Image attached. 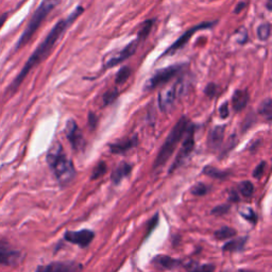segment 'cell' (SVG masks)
I'll use <instances>...</instances> for the list:
<instances>
[{"instance_id":"6da1fadb","label":"cell","mask_w":272,"mask_h":272,"mask_svg":"<svg viewBox=\"0 0 272 272\" xmlns=\"http://www.w3.org/2000/svg\"><path fill=\"white\" fill-rule=\"evenodd\" d=\"M83 12H84V9L82 7H79L76 9L72 14L68 15L66 18L58 21V23L54 25L52 30L49 32L48 35L44 39V41L41 43L39 47H37L34 52L32 53V56L28 59V61H27V63L25 64L24 68L21 69V72L18 74L17 77L15 78L12 84H11L10 86L11 91H15L17 90L21 85V83L24 82V80L26 79L27 76L29 75L31 70L44 61L49 54H50L54 45H56L57 42L61 39V36L64 34V32L69 28L70 25H72Z\"/></svg>"},{"instance_id":"7a4b0ae2","label":"cell","mask_w":272,"mask_h":272,"mask_svg":"<svg viewBox=\"0 0 272 272\" xmlns=\"http://www.w3.org/2000/svg\"><path fill=\"white\" fill-rule=\"evenodd\" d=\"M47 163L54 177L61 185H67L76 177L73 162L66 156L63 146L59 141L53 143L47 153Z\"/></svg>"},{"instance_id":"3957f363","label":"cell","mask_w":272,"mask_h":272,"mask_svg":"<svg viewBox=\"0 0 272 272\" xmlns=\"http://www.w3.org/2000/svg\"><path fill=\"white\" fill-rule=\"evenodd\" d=\"M190 124H192V122H190L185 116L179 119V121L176 123V126L172 128L169 135L167 136L165 143L161 147L159 154H157L155 162L153 163L154 169L163 166L168 160H169V157L177 149L178 144L180 143V140L183 138V136H185V134H186V132L188 131Z\"/></svg>"},{"instance_id":"277c9868","label":"cell","mask_w":272,"mask_h":272,"mask_svg":"<svg viewBox=\"0 0 272 272\" xmlns=\"http://www.w3.org/2000/svg\"><path fill=\"white\" fill-rule=\"evenodd\" d=\"M56 5V2L49 1V0H44V1L41 3L40 7L36 9L33 16L31 17L28 26H27V28L23 32V34H21L17 44H16V50L28 44V42L32 39V36H33L37 29L40 28V26L43 24V21L46 19L49 13L51 12Z\"/></svg>"},{"instance_id":"5b68a950","label":"cell","mask_w":272,"mask_h":272,"mask_svg":"<svg viewBox=\"0 0 272 272\" xmlns=\"http://www.w3.org/2000/svg\"><path fill=\"white\" fill-rule=\"evenodd\" d=\"M187 89V82H185L184 79L178 80L177 82L160 92L159 95V106L162 111H169L175 105V102L182 97Z\"/></svg>"},{"instance_id":"8992f818","label":"cell","mask_w":272,"mask_h":272,"mask_svg":"<svg viewBox=\"0 0 272 272\" xmlns=\"http://www.w3.org/2000/svg\"><path fill=\"white\" fill-rule=\"evenodd\" d=\"M183 67L184 65L182 64H176V65H171V66H168L166 68H163L161 70H157V72L148 80V82L146 83L145 90L146 91L154 90L161 85H164L167 82H169L170 80H172L176 76H178L182 72Z\"/></svg>"},{"instance_id":"52a82bcc","label":"cell","mask_w":272,"mask_h":272,"mask_svg":"<svg viewBox=\"0 0 272 272\" xmlns=\"http://www.w3.org/2000/svg\"><path fill=\"white\" fill-rule=\"evenodd\" d=\"M214 25H215V21H204V23H201V24L194 26L193 28H190L189 30L185 32V33L180 37V39H178L175 43H173V44L165 51V53L163 54V57H164V56H171V54L176 53L177 51H179V49L183 48L185 45L187 44L189 40L192 39V36L196 33V32H198L200 30L210 29Z\"/></svg>"},{"instance_id":"ba28073f","label":"cell","mask_w":272,"mask_h":272,"mask_svg":"<svg viewBox=\"0 0 272 272\" xmlns=\"http://www.w3.org/2000/svg\"><path fill=\"white\" fill-rule=\"evenodd\" d=\"M185 137L182 147L180 151H179V153L177 155V159L176 161L173 162V164L171 166V168L169 169V172L175 171L177 168L182 164V162L186 159V157L192 153L193 150H194V147H195V126L192 123L190 124V127L188 129L187 133L185 134Z\"/></svg>"},{"instance_id":"9c48e42d","label":"cell","mask_w":272,"mask_h":272,"mask_svg":"<svg viewBox=\"0 0 272 272\" xmlns=\"http://www.w3.org/2000/svg\"><path fill=\"white\" fill-rule=\"evenodd\" d=\"M21 260V253L14 250L9 243L0 242V266H15Z\"/></svg>"},{"instance_id":"30bf717a","label":"cell","mask_w":272,"mask_h":272,"mask_svg":"<svg viewBox=\"0 0 272 272\" xmlns=\"http://www.w3.org/2000/svg\"><path fill=\"white\" fill-rule=\"evenodd\" d=\"M138 43H139V41L136 39V40H134V41L130 43V44L127 45L123 49H121V50L119 51L118 53L114 54L113 57H111L110 59L107 60V62L106 64V68H112L114 66H117V65L122 63L123 61H126L127 59L131 58L133 54L136 52V49H137Z\"/></svg>"},{"instance_id":"8fae6325","label":"cell","mask_w":272,"mask_h":272,"mask_svg":"<svg viewBox=\"0 0 272 272\" xmlns=\"http://www.w3.org/2000/svg\"><path fill=\"white\" fill-rule=\"evenodd\" d=\"M65 133H66V137L75 150H81L83 148L85 145L84 137L75 121L70 119L69 121H67Z\"/></svg>"},{"instance_id":"7c38bea8","label":"cell","mask_w":272,"mask_h":272,"mask_svg":"<svg viewBox=\"0 0 272 272\" xmlns=\"http://www.w3.org/2000/svg\"><path fill=\"white\" fill-rule=\"evenodd\" d=\"M82 266L76 262H54L41 266L35 272H80Z\"/></svg>"},{"instance_id":"4fadbf2b","label":"cell","mask_w":272,"mask_h":272,"mask_svg":"<svg viewBox=\"0 0 272 272\" xmlns=\"http://www.w3.org/2000/svg\"><path fill=\"white\" fill-rule=\"evenodd\" d=\"M94 237H95L94 232H91L90 230L66 232V234H65V239H66L67 242H72L74 244H77V246L81 248L88 247L91 242L92 239H94Z\"/></svg>"},{"instance_id":"5bb4252c","label":"cell","mask_w":272,"mask_h":272,"mask_svg":"<svg viewBox=\"0 0 272 272\" xmlns=\"http://www.w3.org/2000/svg\"><path fill=\"white\" fill-rule=\"evenodd\" d=\"M136 145H137V136H132V137L111 144L110 151L114 154H121L124 153V152L131 150Z\"/></svg>"},{"instance_id":"9a60e30c","label":"cell","mask_w":272,"mask_h":272,"mask_svg":"<svg viewBox=\"0 0 272 272\" xmlns=\"http://www.w3.org/2000/svg\"><path fill=\"white\" fill-rule=\"evenodd\" d=\"M225 137V127L217 126L213 130H211L208 137V145L212 150L218 149L221 146Z\"/></svg>"},{"instance_id":"2e32d148","label":"cell","mask_w":272,"mask_h":272,"mask_svg":"<svg viewBox=\"0 0 272 272\" xmlns=\"http://www.w3.org/2000/svg\"><path fill=\"white\" fill-rule=\"evenodd\" d=\"M249 102V92L246 90H238L232 97V106L234 111L241 112L247 106Z\"/></svg>"},{"instance_id":"e0dca14e","label":"cell","mask_w":272,"mask_h":272,"mask_svg":"<svg viewBox=\"0 0 272 272\" xmlns=\"http://www.w3.org/2000/svg\"><path fill=\"white\" fill-rule=\"evenodd\" d=\"M152 263L163 269H173L180 265V260L167 257V255H157L152 260Z\"/></svg>"},{"instance_id":"ac0fdd59","label":"cell","mask_w":272,"mask_h":272,"mask_svg":"<svg viewBox=\"0 0 272 272\" xmlns=\"http://www.w3.org/2000/svg\"><path fill=\"white\" fill-rule=\"evenodd\" d=\"M131 170H132L131 165L127 164V163H121V164H119L116 169L113 171L111 177L112 182L114 184L121 183L122 179L128 177L130 173H131Z\"/></svg>"},{"instance_id":"d6986e66","label":"cell","mask_w":272,"mask_h":272,"mask_svg":"<svg viewBox=\"0 0 272 272\" xmlns=\"http://www.w3.org/2000/svg\"><path fill=\"white\" fill-rule=\"evenodd\" d=\"M247 241H248L247 237H241V238H237V239H234V241L228 242L224 246V251H227V252L242 251V250L244 249V246H246Z\"/></svg>"},{"instance_id":"ffe728a7","label":"cell","mask_w":272,"mask_h":272,"mask_svg":"<svg viewBox=\"0 0 272 272\" xmlns=\"http://www.w3.org/2000/svg\"><path fill=\"white\" fill-rule=\"evenodd\" d=\"M236 235V231L230 227H222L219 230L215 232V237L219 241H225V239L232 238Z\"/></svg>"},{"instance_id":"44dd1931","label":"cell","mask_w":272,"mask_h":272,"mask_svg":"<svg viewBox=\"0 0 272 272\" xmlns=\"http://www.w3.org/2000/svg\"><path fill=\"white\" fill-rule=\"evenodd\" d=\"M258 112L262 116H264L267 121H271L272 118V101L270 98H267V99L264 100L260 105Z\"/></svg>"},{"instance_id":"7402d4cb","label":"cell","mask_w":272,"mask_h":272,"mask_svg":"<svg viewBox=\"0 0 272 272\" xmlns=\"http://www.w3.org/2000/svg\"><path fill=\"white\" fill-rule=\"evenodd\" d=\"M132 74V70L130 67L124 66L122 68H121L118 70V73L116 75V78H115V83L117 85H121L123 84L126 81L130 78V76Z\"/></svg>"},{"instance_id":"603a6c76","label":"cell","mask_w":272,"mask_h":272,"mask_svg":"<svg viewBox=\"0 0 272 272\" xmlns=\"http://www.w3.org/2000/svg\"><path fill=\"white\" fill-rule=\"evenodd\" d=\"M203 173L209 177H213L215 179H225L226 177L228 176V173L227 171H222L218 168H215L213 166H208L203 169Z\"/></svg>"},{"instance_id":"cb8c5ba5","label":"cell","mask_w":272,"mask_h":272,"mask_svg":"<svg viewBox=\"0 0 272 272\" xmlns=\"http://www.w3.org/2000/svg\"><path fill=\"white\" fill-rule=\"evenodd\" d=\"M238 190H239V193L243 196V197L250 198L254 193V186L251 182L244 181L238 185Z\"/></svg>"},{"instance_id":"d4e9b609","label":"cell","mask_w":272,"mask_h":272,"mask_svg":"<svg viewBox=\"0 0 272 272\" xmlns=\"http://www.w3.org/2000/svg\"><path fill=\"white\" fill-rule=\"evenodd\" d=\"M257 37L260 41H267L270 34H271V26L270 24H262L258 26V28L257 30Z\"/></svg>"},{"instance_id":"484cf974","label":"cell","mask_w":272,"mask_h":272,"mask_svg":"<svg viewBox=\"0 0 272 272\" xmlns=\"http://www.w3.org/2000/svg\"><path fill=\"white\" fill-rule=\"evenodd\" d=\"M152 26H153V20H152V19L145 21V24L143 25V27H141L140 30L138 31V34H137V40L139 42L147 39V36L149 35L150 31L152 29Z\"/></svg>"},{"instance_id":"4316f807","label":"cell","mask_w":272,"mask_h":272,"mask_svg":"<svg viewBox=\"0 0 272 272\" xmlns=\"http://www.w3.org/2000/svg\"><path fill=\"white\" fill-rule=\"evenodd\" d=\"M118 97V91L116 89H113L107 91L105 95L102 97V101H103V106H106L108 105H111L114 101L116 100V98Z\"/></svg>"},{"instance_id":"83f0119b","label":"cell","mask_w":272,"mask_h":272,"mask_svg":"<svg viewBox=\"0 0 272 272\" xmlns=\"http://www.w3.org/2000/svg\"><path fill=\"white\" fill-rule=\"evenodd\" d=\"M106 172V162H100L99 164L94 168V170H92V172H91V180H97V179H99L100 177L105 175Z\"/></svg>"},{"instance_id":"f1b7e54d","label":"cell","mask_w":272,"mask_h":272,"mask_svg":"<svg viewBox=\"0 0 272 272\" xmlns=\"http://www.w3.org/2000/svg\"><path fill=\"white\" fill-rule=\"evenodd\" d=\"M241 215L243 217L244 219H247L248 221L251 222L252 225H255L257 221V216L255 214V212L252 209H244V211L241 212Z\"/></svg>"},{"instance_id":"f546056e","label":"cell","mask_w":272,"mask_h":272,"mask_svg":"<svg viewBox=\"0 0 272 272\" xmlns=\"http://www.w3.org/2000/svg\"><path fill=\"white\" fill-rule=\"evenodd\" d=\"M215 267L213 265H202L196 264L193 268H189V272H214Z\"/></svg>"},{"instance_id":"4dcf8cb0","label":"cell","mask_w":272,"mask_h":272,"mask_svg":"<svg viewBox=\"0 0 272 272\" xmlns=\"http://www.w3.org/2000/svg\"><path fill=\"white\" fill-rule=\"evenodd\" d=\"M206 192H208V188H206L205 185L202 183L196 184L195 186L192 188L193 195H196V196H203L206 194Z\"/></svg>"},{"instance_id":"1f68e13d","label":"cell","mask_w":272,"mask_h":272,"mask_svg":"<svg viewBox=\"0 0 272 272\" xmlns=\"http://www.w3.org/2000/svg\"><path fill=\"white\" fill-rule=\"evenodd\" d=\"M230 211V205H220V206H217L213 211H212V214L216 215V216H220V215H225L227 214V212Z\"/></svg>"},{"instance_id":"d6a6232c","label":"cell","mask_w":272,"mask_h":272,"mask_svg":"<svg viewBox=\"0 0 272 272\" xmlns=\"http://www.w3.org/2000/svg\"><path fill=\"white\" fill-rule=\"evenodd\" d=\"M217 90H218V88H217V85L216 84H209L208 86H206V89H205V94L208 95L209 97H214L216 95V92H217Z\"/></svg>"},{"instance_id":"836d02e7","label":"cell","mask_w":272,"mask_h":272,"mask_svg":"<svg viewBox=\"0 0 272 272\" xmlns=\"http://www.w3.org/2000/svg\"><path fill=\"white\" fill-rule=\"evenodd\" d=\"M264 170H265V163H260V164L255 168V170L253 172V177L259 179L264 175Z\"/></svg>"},{"instance_id":"e575fe53","label":"cell","mask_w":272,"mask_h":272,"mask_svg":"<svg viewBox=\"0 0 272 272\" xmlns=\"http://www.w3.org/2000/svg\"><path fill=\"white\" fill-rule=\"evenodd\" d=\"M219 111H220L221 118L226 119L228 116V114H230V112H228V103L227 102L224 103V105L220 106V110Z\"/></svg>"},{"instance_id":"d590c367","label":"cell","mask_w":272,"mask_h":272,"mask_svg":"<svg viewBox=\"0 0 272 272\" xmlns=\"http://www.w3.org/2000/svg\"><path fill=\"white\" fill-rule=\"evenodd\" d=\"M8 13H5V14H3V15H1L0 16V29L2 28V26L4 25V23H5V20L8 19Z\"/></svg>"},{"instance_id":"8d00e7d4","label":"cell","mask_w":272,"mask_h":272,"mask_svg":"<svg viewBox=\"0 0 272 272\" xmlns=\"http://www.w3.org/2000/svg\"><path fill=\"white\" fill-rule=\"evenodd\" d=\"M230 200L231 201H234V202H235V201H238L239 200V197H238V194H237V192H231V195H230Z\"/></svg>"},{"instance_id":"74e56055","label":"cell","mask_w":272,"mask_h":272,"mask_svg":"<svg viewBox=\"0 0 272 272\" xmlns=\"http://www.w3.org/2000/svg\"><path fill=\"white\" fill-rule=\"evenodd\" d=\"M96 122H97V118L95 116V114H91V115H90V123H91V127H95Z\"/></svg>"},{"instance_id":"f35d334b","label":"cell","mask_w":272,"mask_h":272,"mask_svg":"<svg viewBox=\"0 0 272 272\" xmlns=\"http://www.w3.org/2000/svg\"><path fill=\"white\" fill-rule=\"evenodd\" d=\"M246 7V3L244 2H241L239 3V5H237L236 7V10H235V13H239V12H242V10Z\"/></svg>"},{"instance_id":"ab89813d","label":"cell","mask_w":272,"mask_h":272,"mask_svg":"<svg viewBox=\"0 0 272 272\" xmlns=\"http://www.w3.org/2000/svg\"><path fill=\"white\" fill-rule=\"evenodd\" d=\"M271 2H272V0H268V2H267V9L270 11L272 9L271 7Z\"/></svg>"},{"instance_id":"60d3db41","label":"cell","mask_w":272,"mask_h":272,"mask_svg":"<svg viewBox=\"0 0 272 272\" xmlns=\"http://www.w3.org/2000/svg\"><path fill=\"white\" fill-rule=\"evenodd\" d=\"M49 1H52V2H56V3L58 4V2H59V0H49Z\"/></svg>"}]
</instances>
